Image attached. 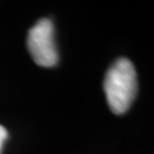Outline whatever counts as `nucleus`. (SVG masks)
<instances>
[{"mask_svg":"<svg viewBox=\"0 0 154 154\" xmlns=\"http://www.w3.org/2000/svg\"><path fill=\"white\" fill-rule=\"evenodd\" d=\"M103 86L110 110L114 114L127 112L137 93L136 71L131 60L118 58L108 68Z\"/></svg>","mask_w":154,"mask_h":154,"instance_id":"nucleus-1","label":"nucleus"},{"mask_svg":"<svg viewBox=\"0 0 154 154\" xmlns=\"http://www.w3.org/2000/svg\"><path fill=\"white\" fill-rule=\"evenodd\" d=\"M27 48L37 66L54 67L58 63L59 57L54 41V25L49 18H41L30 28Z\"/></svg>","mask_w":154,"mask_h":154,"instance_id":"nucleus-2","label":"nucleus"},{"mask_svg":"<svg viewBox=\"0 0 154 154\" xmlns=\"http://www.w3.org/2000/svg\"><path fill=\"white\" fill-rule=\"evenodd\" d=\"M7 139H8V131H7V128L0 125V154H2L4 143H5Z\"/></svg>","mask_w":154,"mask_h":154,"instance_id":"nucleus-3","label":"nucleus"}]
</instances>
